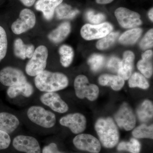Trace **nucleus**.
Wrapping results in <instances>:
<instances>
[{"instance_id":"16","label":"nucleus","mask_w":153,"mask_h":153,"mask_svg":"<svg viewBox=\"0 0 153 153\" xmlns=\"http://www.w3.org/2000/svg\"><path fill=\"white\" fill-rule=\"evenodd\" d=\"M63 0H38L35 5L37 10L43 13L44 18L49 21L54 16L55 9Z\"/></svg>"},{"instance_id":"37","label":"nucleus","mask_w":153,"mask_h":153,"mask_svg":"<svg viewBox=\"0 0 153 153\" xmlns=\"http://www.w3.org/2000/svg\"><path fill=\"white\" fill-rule=\"evenodd\" d=\"M42 153H63L58 150L57 145L55 143H51L48 146H45L43 150Z\"/></svg>"},{"instance_id":"28","label":"nucleus","mask_w":153,"mask_h":153,"mask_svg":"<svg viewBox=\"0 0 153 153\" xmlns=\"http://www.w3.org/2000/svg\"><path fill=\"white\" fill-rule=\"evenodd\" d=\"M119 35L118 32L110 33L97 41L96 44L97 48L101 50L108 49L114 44Z\"/></svg>"},{"instance_id":"6","label":"nucleus","mask_w":153,"mask_h":153,"mask_svg":"<svg viewBox=\"0 0 153 153\" xmlns=\"http://www.w3.org/2000/svg\"><path fill=\"white\" fill-rule=\"evenodd\" d=\"M112 25L108 22L97 25L86 24L82 27L80 34L82 38L87 41L102 38L112 31Z\"/></svg>"},{"instance_id":"18","label":"nucleus","mask_w":153,"mask_h":153,"mask_svg":"<svg viewBox=\"0 0 153 153\" xmlns=\"http://www.w3.org/2000/svg\"><path fill=\"white\" fill-rule=\"evenodd\" d=\"M153 51L148 50L142 55V60H140L137 64L138 69L142 74L146 78H150L153 74V64L152 59Z\"/></svg>"},{"instance_id":"24","label":"nucleus","mask_w":153,"mask_h":153,"mask_svg":"<svg viewBox=\"0 0 153 153\" xmlns=\"http://www.w3.org/2000/svg\"><path fill=\"white\" fill-rule=\"evenodd\" d=\"M153 106L152 102L145 100L137 110V114L141 121L147 122L153 117Z\"/></svg>"},{"instance_id":"13","label":"nucleus","mask_w":153,"mask_h":153,"mask_svg":"<svg viewBox=\"0 0 153 153\" xmlns=\"http://www.w3.org/2000/svg\"><path fill=\"white\" fill-rule=\"evenodd\" d=\"M60 123L70 129L73 133L78 134L86 128V120L83 115L76 113L63 117L60 119Z\"/></svg>"},{"instance_id":"25","label":"nucleus","mask_w":153,"mask_h":153,"mask_svg":"<svg viewBox=\"0 0 153 153\" xmlns=\"http://www.w3.org/2000/svg\"><path fill=\"white\" fill-rule=\"evenodd\" d=\"M56 16L58 19H71L79 13L76 9H73L71 6L66 4H60L55 9Z\"/></svg>"},{"instance_id":"40","label":"nucleus","mask_w":153,"mask_h":153,"mask_svg":"<svg viewBox=\"0 0 153 153\" xmlns=\"http://www.w3.org/2000/svg\"><path fill=\"white\" fill-rule=\"evenodd\" d=\"M148 16L151 21L153 22V8H151L148 13Z\"/></svg>"},{"instance_id":"22","label":"nucleus","mask_w":153,"mask_h":153,"mask_svg":"<svg viewBox=\"0 0 153 153\" xmlns=\"http://www.w3.org/2000/svg\"><path fill=\"white\" fill-rule=\"evenodd\" d=\"M125 80L118 75L102 74L99 78V83L103 86H109L113 90H120L125 84Z\"/></svg>"},{"instance_id":"9","label":"nucleus","mask_w":153,"mask_h":153,"mask_svg":"<svg viewBox=\"0 0 153 153\" xmlns=\"http://www.w3.org/2000/svg\"><path fill=\"white\" fill-rule=\"evenodd\" d=\"M27 82V77L18 68L8 66L0 71V82L5 86H15Z\"/></svg>"},{"instance_id":"35","label":"nucleus","mask_w":153,"mask_h":153,"mask_svg":"<svg viewBox=\"0 0 153 153\" xmlns=\"http://www.w3.org/2000/svg\"><path fill=\"white\" fill-rule=\"evenodd\" d=\"M11 143V139L8 134L0 130V150L8 148Z\"/></svg>"},{"instance_id":"1","label":"nucleus","mask_w":153,"mask_h":153,"mask_svg":"<svg viewBox=\"0 0 153 153\" xmlns=\"http://www.w3.org/2000/svg\"><path fill=\"white\" fill-rule=\"evenodd\" d=\"M35 84L38 90L41 91L55 92L67 87L68 79L63 73L45 70L36 76Z\"/></svg>"},{"instance_id":"39","label":"nucleus","mask_w":153,"mask_h":153,"mask_svg":"<svg viewBox=\"0 0 153 153\" xmlns=\"http://www.w3.org/2000/svg\"><path fill=\"white\" fill-rule=\"evenodd\" d=\"M114 0H96L97 4H106L112 2Z\"/></svg>"},{"instance_id":"33","label":"nucleus","mask_w":153,"mask_h":153,"mask_svg":"<svg viewBox=\"0 0 153 153\" xmlns=\"http://www.w3.org/2000/svg\"><path fill=\"white\" fill-rule=\"evenodd\" d=\"M86 19L90 23L95 25L100 24L105 19V16L102 13L95 14L94 11L89 10L85 14Z\"/></svg>"},{"instance_id":"17","label":"nucleus","mask_w":153,"mask_h":153,"mask_svg":"<svg viewBox=\"0 0 153 153\" xmlns=\"http://www.w3.org/2000/svg\"><path fill=\"white\" fill-rule=\"evenodd\" d=\"M20 122L16 116L7 112L0 113V130L11 133L19 127Z\"/></svg>"},{"instance_id":"10","label":"nucleus","mask_w":153,"mask_h":153,"mask_svg":"<svg viewBox=\"0 0 153 153\" xmlns=\"http://www.w3.org/2000/svg\"><path fill=\"white\" fill-rule=\"evenodd\" d=\"M115 120L121 128L126 131L131 130L135 126L136 120L132 110L126 103L121 106L115 115Z\"/></svg>"},{"instance_id":"20","label":"nucleus","mask_w":153,"mask_h":153,"mask_svg":"<svg viewBox=\"0 0 153 153\" xmlns=\"http://www.w3.org/2000/svg\"><path fill=\"white\" fill-rule=\"evenodd\" d=\"M71 30L70 23L64 22L49 33L48 38L50 41L55 44L60 43L66 39L71 32Z\"/></svg>"},{"instance_id":"30","label":"nucleus","mask_w":153,"mask_h":153,"mask_svg":"<svg viewBox=\"0 0 153 153\" xmlns=\"http://www.w3.org/2000/svg\"><path fill=\"white\" fill-rule=\"evenodd\" d=\"M141 145L135 139L132 138L128 142H122L119 144L117 149L119 151H127L132 153H139L140 151Z\"/></svg>"},{"instance_id":"15","label":"nucleus","mask_w":153,"mask_h":153,"mask_svg":"<svg viewBox=\"0 0 153 153\" xmlns=\"http://www.w3.org/2000/svg\"><path fill=\"white\" fill-rule=\"evenodd\" d=\"M134 58V55L131 51H127L124 53L123 58L120 61L117 71L118 76L124 80L128 79L131 75Z\"/></svg>"},{"instance_id":"11","label":"nucleus","mask_w":153,"mask_h":153,"mask_svg":"<svg viewBox=\"0 0 153 153\" xmlns=\"http://www.w3.org/2000/svg\"><path fill=\"white\" fill-rule=\"evenodd\" d=\"M14 148L26 153H41V147L37 140L29 136L19 135L13 140Z\"/></svg>"},{"instance_id":"31","label":"nucleus","mask_w":153,"mask_h":153,"mask_svg":"<svg viewBox=\"0 0 153 153\" xmlns=\"http://www.w3.org/2000/svg\"><path fill=\"white\" fill-rule=\"evenodd\" d=\"M105 58L100 54H93L88 59V63L92 71L96 72L99 71L104 65Z\"/></svg>"},{"instance_id":"3","label":"nucleus","mask_w":153,"mask_h":153,"mask_svg":"<svg viewBox=\"0 0 153 153\" xmlns=\"http://www.w3.org/2000/svg\"><path fill=\"white\" fill-rule=\"evenodd\" d=\"M48 51L47 47L39 46L26 65V73L30 76H36L45 70L47 64Z\"/></svg>"},{"instance_id":"36","label":"nucleus","mask_w":153,"mask_h":153,"mask_svg":"<svg viewBox=\"0 0 153 153\" xmlns=\"http://www.w3.org/2000/svg\"><path fill=\"white\" fill-rule=\"evenodd\" d=\"M121 60L119 58L113 57L110 58L107 63V67L111 71L117 72Z\"/></svg>"},{"instance_id":"23","label":"nucleus","mask_w":153,"mask_h":153,"mask_svg":"<svg viewBox=\"0 0 153 153\" xmlns=\"http://www.w3.org/2000/svg\"><path fill=\"white\" fill-rule=\"evenodd\" d=\"M142 32V30L140 28H134L128 30L121 35L119 38V41L123 45H132L138 40Z\"/></svg>"},{"instance_id":"7","label":"nucleus","mask_w":153,"mask_h":153,"mask_svg":"<svg viewBox=\"0 0 153 153\" xmlns=\"http://www.w3.org/2000/svg\"><path fill=\"white\" fill-rule=\"evenodd\" d=\"M36 23V17L33 11L25 9L20 12L19 18L12 24L11 29L14 34L20 35L33 28Z\"/></svg>"},{"instance_id":"4","label":"nucleus","mask_w":153,"mask_h":153,"mask_svg":"<svg viewBox=\"0 0 153 153\" xmlns=\"http://www.w3.org/2000/svg\"><path fill=\"white\" fill-rule=\"evenodd\" d=\"M27 114L31 121L44 128H51L56 123L55 115L41 106L30 107Z\"/></svg>"},{"instance_id":"19","label":"nucleus","mask_w":153,"mask_h":153,"mask_svg":"<svg viewBox=\"0 0 153 153\" xmlns=\"http://www.w3.org/2000/svg\"><path fill=\"white\" fill-rule=\"evenodd\" d=\"M35 50V47L33 45H26L21 38H17L14 41V54L20 59L25 60L27 58H31Z\"/></svg>"},{"instance_id":"32","label":"nucleus","mask_w":153,"mask_h":153,"mask_svg":"<svg viewBox=\"0 0 153 153\" xmlns=\"http://www.w3.org/2000/svg\"><path fill=\"white\" fill-rule=\"evenodd\" d=\"M7 39L5 30L0 26V61L5 57L7 50Z\"/></svg>"},{"instance_id":"8","label":"nucleus","mask_w":153,"mask_h":153,"mask_svg":"<svg viewBox=\"0 0 153 153\" xmlns=\"http://www.w3.org/2000/svg\"><path fill=\"white\" fill-rule=\"evenodd\" d=\"M114 15L119 24L123 28H133L142 24L138 13L126 8H118L115 11Z\"/></svg>"},{"instance_id":"26","label":"nucleus","mask_w":153,"mask_h":153,"mask_svg":"<svg viewBox=\"0 0 153 153\" xmlns=\"http://www.w3.org/2000/svg\"><path fill=\"white\" fill-rule=\"evenodd\" d=\"M60 62L64 67H68L71 65L73 60L74 52L72 47L67 45H63L59 49Z\"/></svg>"},{"instance_id":"14","label":"nucleus","mask_w":153,"mask_h":153,"mask_svg":"<svg viewBox=\"0 0 153 153\" xmlns=\"http://www.w3.org/2000/svg\"><path fill=\"white\" fill-rule=\"evenodd\" d=\"M40 100L43 104L49 106L55 112L64 113L68 111V105L56 92H46L41 96Z\"/></svg>"},{"instance_id":"29","label":"nucleus","mask_w":153,"mask_h":153,"mask_svg":"<svg viewBox=\"0 0 153 153\" xmlns=\"http://www.w3.org/2000/svg\"><path fill=\"white\" fill-rule=\"evenodd\" d=\"M132 134L137 138H153V125L148 126L143 124L135 128L132 132Z\"/></svg>"},{"instance_id":"12","label":"nucleus","mask_w":153,"mask_h":153,"mask_svg":"<svg viewBox=\"0 0 153 153\" xmlns=\"http://www.w3.org/2000/svg\"><path fill=\"white\" fill-rule=\"evenodd\" d=\"M73 144L78 149L92 153H98L101 150L100 143L95 137L88 134H80L74 138Z\"/></svg>"},{"instance_id":"27","label":"nucleus","mask_w":153,"mask_h":153,"mask_svg":"<svg viewBox=\"0 0 153 153\" xmlns=\"http://www.w3.org/2000/svg\"><path fill=\"white\" fill-rule=\"evenodd\" d=\"M129 86L131 88L139 87L146 89L149 86V82L142 74L135 72L129 78Z\"/></svg>"},{"instance_id":"21","label":"nucleus","mask_w":153,"mask_h":153,"mask_svg":"<svg viewBox=\"0 0 153 153\" xmlns=\"http://www.w3.org/2000/svg\"><path fill=\"white\" fill-rule=\"evenodd\" d=\"M33 92V85L27 81L23 84L9 87L7 90V94L11 98H15L19 95L29 97L32 96Z\"/></svg>"},{"instance_id":"34","label":"nucleus","mask_w":153,"mask_h":153,"mask_svg":"<svg viewBox=\"0 0 153 153\" xmlns=\"http://www.w3.org/2000/svg\"><path fill=\"white\" fill-rule=\"evenodd\" d=\"M153 30L150 29L147 32L140 43V47L143 50L152 48L153 46Z\"/></svg>"},{"instance_id":"38","label":"nucleus","mask_w":153,"mask_h":153,"mask_svg":"<svg viewBox=\"0 0 153 153\" xmlns=\"http://www.w3.org/2000/svg\"><path fill=\"white\" fill-rule=\"evenodd\" d=\"M24 5L27 7H31L34 4L36 0H20Z\"/></svg>"},{"instance_id":"5","label":"nucleus","mask_w":153,"mask_h":153,"mask_svg":"<svg viewBox=\"0 0 153 153\" xmlns=\"http://www.w3.org/2000/svg\"><path fill=\"white\" fill-rule=\"evenodd\" d=\"M74 87L77 97L80 99L86 98L94 101L98 97L99 89L97 85L89 83L85 75H79L74 79Z\"/></svg>"},{"instance_id":"2","label":"nucleus","mask_w":153,"mask_h":153,"mask_svg":"<svg viewBox=\"0 0 153 153\" xmlns=\"http://www.w3.org/2000/svg\"><path fill=\"white\" fill-rule=\"evenodd\" d=\"M96 131L103 146L107 148L115 146L119 139L118 128L112 119L101 118L97 121Z\"/></svg>"}]
</instances>
